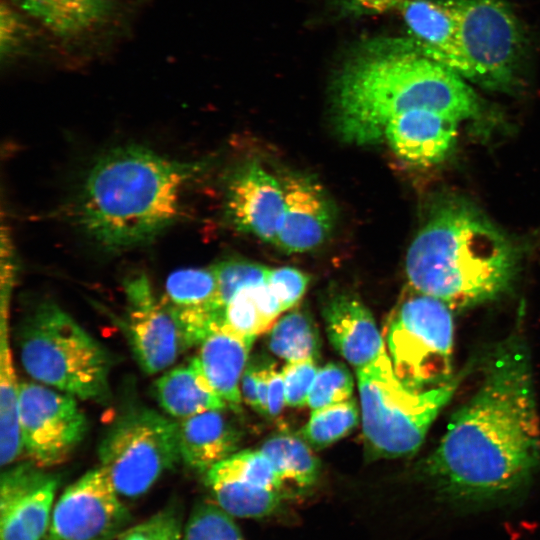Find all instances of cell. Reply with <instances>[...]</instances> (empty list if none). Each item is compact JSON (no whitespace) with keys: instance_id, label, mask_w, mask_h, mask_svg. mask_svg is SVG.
<instances>
[{"instance_id":"ac0fdd59","label":"cell","mask_w":540,"mask_h":540,"mask_svg":"<svg viewBox=\"0 0 540 540\" xmlns=\"http://www.w3.org/2000/svg\"><path fill=\"white\" fill-rule=\"evenodd\" d=\"M458 122L435 111L411 110L392 117L384 137L403 160L430 166L443 161L452 150Z\"/></svg>"},{"instance_id":"ffe728a7","label":"cell","mask_w":540,"mask_h":540,"mask_svg":"<svg viewBox=\"0 0 540 540\" xmlns=\"http://www.w3.org/2000/svg\"><path fill=\"white\" fill-rule=\"evenodd\" d=\"M255 338L240 336L222 324L200 343L197 358L214 391L233 411H239L242 374Z\"/></svg>"},{"instance_id":"f35d334b","label":"cell","mask_w":540,"mask_h":540,"mask_svg":"<svg viewBox=\"0 0 540 540\" xmlns=\"http://www.w3.org/2000/svg\"><path fill=\"white\" fill-rule=\"evenodd\" d=\"M344 7L352 12L380 14L397 11L405 0H341Z\"/></svg>"},{"instance_id":"44dd1931","label":"cell","mask_w":540,"mask_h":540,"mask_svg":"<svg viewBox=\"0 0 540 540\" xmlns=\"http://www.w3.org/2000/svg\"><path fill=\"white\" fill-rule=\"evenodd\" d=\"M178 425L181 459L200 472L233 455L241 441L240 430L224 409L198 413Z\"/></svg>"},{"instance_id":"cb8c5ba5","label":"cell","mask_w":540,"mask_h":540,"mask_svg":"<svg viewBox=\"0 0 540 540\" xmlns=\"http://www.w3.org/2000/svg\"><path fill=\"white\" fill-rule=\"evenodd\" d=\"M9 308H0V462L12 464L23 450L19 420V384L9 342Z\"/></svg>"},{"instance_id":"3957f363","label":"cell","mask_w":540,"mask_h":540,"mask_svg":"<svg viewBox=\"0 0 540 540\" xmlns=\"http://www.w3.org/2000/svg\"><path fill=\"white\" fill-rule=\"evenodd\" d=\"M203 167L140 145L111 148L92 163L82 181L76 222L105 251L143 245L176 221L184 187Z\"/></svg>"},{"instance_id":"8fae6325","label":"cell","mask_w":540,"mask_h":540,"mask_svg":"<svg viewBox=\"0 0 540 540\" xmlns=\"http://www.w3.org/2000/svg\"><path fill=\"white\" fill-rule=\"evenodd\" d=\"M130 520L107 473L99 466L70 484L53 507L45 540H112Z\"/></svg>"},{"instance_id":"5bb4252c","label":"cell","mask_w":540,"mask_h":540,"mask_svg":"<svg viewBox=\"0 0 540 540\" xmlns=\"http://www.w3.org/2000/svg\"><path fill=\"white\" fill-rule=\"evenodd\" d=\"M285 207L284 189L261 166L252 163L230 181L226 211L240 231L276 243Z\"/></svg>"},{"instance_id":"8d00e7d4","label":"cell","mask_w":540,"mask_h":540,"mask_svg":"<svg viewBox=\"0 0 540 540\" xmlns=\"http://www.w3.org/2000/svg\"><path fill=\"white\" fill-rule=\"evenodd\" d=\"M251 292L264 323L268 329L271 328L277 316L283 311L277 296L267 282L252 286Z\"/></svg>"},{"instance_id":"7c38bea8","label":"cell","mask_w":540,"mask_h":540,"mask_svg":"<svg viewBox=\"0 0 540 540\" xmlns=\"http://www.w3.org/2000/svg\"><path fill=\"white\" fill-rule=\"evenodd\" d=\"M124 292L123 327L132 353L144 372L163 371L189 348L180 324L162 298L155 296L145 274L129 278Z\"/></svg>"},{"instance_id":"ba28073f","label":"cell","mask_w":540,"mask_h":540,"mask_svg":"<svg viewBox=\"0 0 540 540\" xmlns=\"http://www.w3.org/2000/svg\"><path fill=\"white\" fill-rule=\"evenodd\" d=\"M178 428L176 422L143 406L117 417L99 444L98 456L119 495L145 494L179 462Z\"/></svg>"},{"instance_id":"4fadbf2b","label":"cell","mask_w":540,"mask_h":540,"mask_svg":"<svg viewBox=\"0 0 540 540\" xmlns=\"http://www.w3.org/2000/svg\"><path fill=\"white\" fill-rule=\"evenodd\" d=\"M59 478L33 461L17 464L1 475L0 540H42L46 537Z\"/></svg>"},{"instance_id":"e0dca14e","label":"cell","mask_w":540,"mask_h":540,"mask_svg":"<svg viewBox=\"0 0 540 540\" xmlns=\"http://www.w3.org/2000/svg\"><path fill=\"white\" fill-rule=\"evenodd\" d=\"M421 51L463 78L474 80L458 25L451 10L439 0H405L397 10Z\"/></svg>"},{"instance_id":"8992f818","label":"cell","mask_w":540,"mask_h":540,"mask_svg":"<svg viewBox=\"0 0 540 540\" xmlns=\"http://www.w3.org/2000/svg\"><path fill=\"white\" fill-rule=\"evenodd\" d=\"M465 376L463 370L441 386L413 392L396 376L386 350L369 365L357 369L362 429L369 458L413 455Z\"/></svg>"},{"instance_id":"603a6c76","label":"cell","mask_w":540,"mask_h":540,"mask_svg":"<svg viewBox=\"0 0 540 540\" xmlns=\"http://www.w3.org/2000/svg\"><path fill=\"white\" fill-rule=\"evenodd\" d=\"M27 14L62 37L76 36L105 21L120 0H15Z\"/></svg>"},{"instance_id":"ab89813d","label":"cell","mask_w":540,"mask_h":540,"mask_svg":"<svg viewBox=\"0 0 540 540\" xmlns=\"http://www.w3.org/2000/svg\"><path fill=\"white\" fill-rule=\"evenodd\" d=\"M285 404V387L282 372L273 369L268 385V416H279Z\"/></svg>"},{"instance_id":"7a4b0ae2","label":"cell","mask_w":540,"mask_h":540,"mask_svg":"<svg viewBox=\"0 0 540 540\" xmlns=\"http://www.w3.org/2000/svg\"><path fill=\"white\" fill-rule=\"evenodd\" d=\"M336 127L344 140L374 143L395 115L425 109L458 121L481 112L464 78L425 55L412 39L377 41L344 67L334 88Z\"/></svg>"},{"instance_id":"7402d4cb","label":"cell","mask_w":540,"mask_h":540,"mask_svg":"<svg viewBox=\"0 0 540 540\" xmlns=\"http://www.w3.org/2000/svg\"><path fill=\"white\" fill-rule=\"evenodd\" d=\"M154 393L167 414L181 419L228 406L209 384L197 356L167 370L155 381Z\"/></svg>"},{"instance_id":"d6986e66","label":"cell","mask_w":540,"mask_h":540,"mask_svg":"<svg viewBox=\"0 0 540 540\" xmlns=\"http://www.w3.org/2000/svg\"><path fill=\"white\" fill-rule=\"evenodd\" d=\"M322 315L331 345L356 370L369 365L386 350L372 313L355 296H332Z\"/></svg>"},{"instance_id":"4dcf8cb0","label":"cell","mask_w":540,"mask_h":540,"mask_svg":"<svg viewBox=\"0 0 540 540\" xmlns=\"http://www.w3.org/2000/svg\"><path fill=\"white\" fill-rule=\"evenodd\" d=\"M353 388V376L344 364L327 363L316 374L307 404L311 409L316 410L349 400Z\"/></svg>"},{"instance_id":"5b68a950","label":"cell","mask_w":540,"mask_h":540,"mask_svg":"<svg viewBox=\"0 0 540 540\" xmlns=\"http://www.w3.org/2000/svg\"><path fill=\"white\" fill-rule=\"evenodd\" d=\"M17 336L22 366L33 379L75 398H109L110 352L57 304L39 303Z\"/></svg>"},{"instance_id":"836d02e7","label":"cell","mask_w":540,"mask_h":540,"mask_svg":"<svg viewBox=\"0 0 540 540\" xmlns=\"http://www.w3.org/2000/svg\"><path fill=\"white\" fill-rule=\"evenodd\" d=\"M317 372L318 367L314 359L288 362L284 366L282 375L286 405L301 407L307 403Z\"/></svg>"},{"instance_id":"e575fe53","label":"cell","mask_w":540,"mask_h":540,"mask_svg":"<svg viewBox=\"0 0 540 540\" xmlns=\"http://www.w3.org/2000/svg\"><path fill=\"white\" fill-rule=\"evenodd\" d=\"M310 277L293 267L270 269L266 282L277 296L283 311L295 306L307 290Z\"/></svg>"},{"instance_id":"4316f807","label":"cell","mask_w":540,"mask_h":540,"mask_svg":"<svg viewBox=\"0 0 540 540\" xmlns=\"http://www.w3.org/2000/svg\"><path fill=\"white\" fill-rule=\"evenodd\" d=\"M270 351L287 362L316 360L320 353V335L311 315L293 310L273 324L268 335Z\"/></svg>"},{"instance_id":"d590c367","label":"cell","mask_w":540,"mask_h":540,"mask_svg":"<svg viewBox=\"0 0 540 540\" xmlns=\"http://www.w3.org/2000/svg\"><path fill=\"white\" fill-rule=\"evenodd\" d=\"M28 35V29L22 17L8 4L0 7V50L1 56L11 57L16 53Z\"/></svg>"},{"instance_id":"6da1fadb","label":"cell","mask_w":540,"mask_h":540,"mask_svg":"<svg viewBox=\"0 0 540 540\" xmlns=\"http://www.w3.org/2000/svg\"><path fill=\"white\" fill-rule=\"evenodd\" d=\"M474 394L450 418L420 473L460 508L496 503L524 488L540 465V420L528 347L514 333L485 361Z\"/></svg>"},{"instance_id":"74e56055","label":"cell","mask_w":540,"mask_h":540,"mask_svg":"<svg viewBox=\"0 0 540 540\" xmlns=\"http://www.w3.org/2000/svg\"><path fill=\"white\" fill-rule=\"evenodd\" d=\"M258 359H252L247 363L241 378V396L251 408L259 413V404L257 398V374Z\"/></svg>"},{"instance_id":"d4e9b609","label":"cell","mask_w":540,"mask_h":540,"mask_svg":"<svg viewBox=\"0 0 540 540\" xmlns=\"http://www.w3.org/2000/svg\"><path fill=\"white\" fill-rule=\"evenodd\" d=\"M205 483L215 502L233 517L262 518L277 511L286 493L210 468Z\"/></svg>"},{"instance_id":"9a60e30c","label":"cell","mask_w":540,"mask_h":540,"mask_svg":"<svg viewBox=\"0 0 540 540\" xmlns=\"http://www.w3.org/2000/svg\"><path fill=\"white\" fill-rule=\"evenodd\" d=\"M161 298L178 320L189 348L200 344L223 322L224 309L218 301L217 280L212 268H185L172 272Z\"/></svg>"},{"instance_id":"30bf717a","label":"cell","mask_w":540,"mask_h":540,"mask_svg":"<svg viewBox=\"0 0 540 540\" xmlns=\"http://www.w3.org/2000/svg\"><path fill=\"white\" fill-rule=\"evenodd\" d=\"M19 420L23 448L42 468L64 462L88 428L74 396L33 382L19 384Z\"/></svg>"},{"instance_id":"484cf974","label":"cell","mask_w":540,"mask_h":540,"mask_svg":"<svg viewBox=\"0 0 540 540\" xmlns=\"http://www.w3.org/2000/svg\"><path fill=\"white\" fill-rule=\"evenodd\" d=\"M260 450L272 463L286 491L309 488L318 480L320 462L304 439L277 434L268 438Z\"/></svg>"},{"instance_id":"d6a6232c","label":"cell","mask_w":540,"mask_h":540,"mask_svg":"<svg viewBox=\"0 0 540 540\" xmlns=\"http://www.w3.org/2000/svg\"><path fill=\"white\" fill-rule=\"evenodd\" d=\"M182 523L175 508H166L140 524L124 530L118 540H181Z\"/></svg>"},{"instance_id":"1f68e13d","label":"cell","mask_w":540,"mask_h":540,"mask_svg":"<svg viewBox=\"0 0 540 540\" xmlns=\"http://www.w3.org/2000/svg\"><path fill=\"white\" fill-rule=\"evenodd\" d=\"M251 287L241 289L227 303L222 325L240 336L256 338L268 327L253 299Z\"/></svg>"},{"instance_id":"277c9868","label":"cell","mask_w":540,"mask_h":540,"mask_svg":"<svg viewBox=\"0 0 540 540\" xmlns=\"http://www.w3.org/2000/svg\"><path fill=\"white\" fill-rule=\"evenodd\" d=\"M518 257L512 242L472 204L440 200L406 255L409 286L465 309L503 295L515 279Z\"/></svg>"},{"instance_id":"2e32d148","label":"cell","mask_w":540,"mask_h":540,"mask_svg":"<svg viewBox=\"0 0 540 540\" xmlns=\"http://www.w3.org/2000/svg\"><path fill=\"white\" fill-rule=\"evenodd\" d=\"M283 189L284 214L275 244L289 253L317 248L333 226V211L325 193L303 177L288 178Z\"/></svg>"},{"instance_id":"f546056e","label":"cell","mask_w":540,"mask_h":540,"mask_svg":"<svg viewBox=\"0 0 540 540\" xmlns=\"http://www.w3.org/2000/svg\"><path fill=\"white\" fill-rule=\"evenodd\" d=\"M217 280V297L224 309L241 289L266 282L269 268L250 261L230 259L211 267Z\"/></svg>"},{"instance_id":"9c48e42d","label":"cell","mask_w":540,"mask_h":540,"mask_svg":"<svg viewBox=\"0 0 540 540\" xmlns=\"http://www.w3.org/2000/svg\"><path fill=\"white\" fill-rule=\"evenodd\" d=\"M453 13L475 82L511 84L524 50L517 17L502 0H439Z\"/></svg>"},{"instance_id":"83f0119b","label":"cell","mask_w":540,"mask_h":540,"mask_svg":"<svg viewBox=\"0 0 540 540\" xmlns=\"http://www.w3.org/2000/svg\"><path fill=\"white\" fill-rule=\"evenodd\" d=\"M359 422V410L354 400L313 410L301 430V437L315 449H323L348 435Z\"/></svg>"},{"instance_id":"f1b7e54d","label":"cell","mask_w":540,"mask_h":540,"mask_svg":"<svg viewBox=\"0 0 540 540\" xmlns=\"http://www.w3.org/2000/svg\"><path fill=\"white\" fill-rule=\"evenodd\" d=\"M182 540H245L234 517L217 504L202 503L191 512Z\"/></svg>"},{"instance_id":"52a82bcc","label":"cell","mask_w":540,"mask_h":540,"mask_svg":"<svg viewBox=\"0 0 540 540\" xmlns=\"http://www.w3.org/2000/svg\"><path fill=\"white\" fill-rule=\"evenodd\" d=\"M452 311L411 287L394 308L386 331L387 349L396 376L409 390L424 392L454 377Z\"/></svg>"}]
</instances>
